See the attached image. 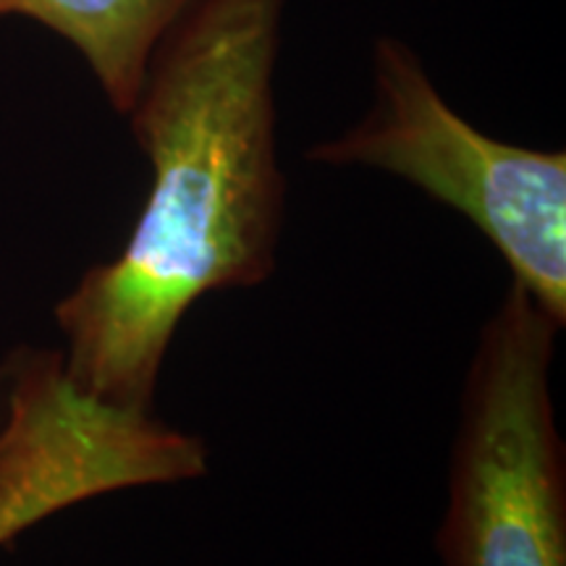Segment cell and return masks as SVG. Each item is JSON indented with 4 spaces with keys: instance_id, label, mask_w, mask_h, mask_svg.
Listing matches in <instances>:
<instances>
[{
    "instance_id": "7a4b0ae2",
    "label": "cell",
    "mask_w": 566,
    "mask_h": 566,
    "mask_svg": "<svg viewBox=\"0 0 566 566\" xmlns=\"http://www.w3.org/2000/svg\"><path fill=\"white\" fill-rule=\"evenodd\" d=\"M375 103L342 137L307 153L367 166L462 212L506 260L512 281L551 321H566V155L488 137L443 101L407 42L373 48Z\"/></svg>"
},
{
    "instance_id": "5b68a950",
    "label": "cell",
    "mask_w": 566,
    "mask_h": 566,
    "mask_svg": "<svg viewBox=\"0 0 566 566\" xmlns=\"http://www.w3.org/2000/svg\"><path fill=\"white\" fill-rule=\"evenodd\" d=\"M192 0H0V19L24 17L61 34L87 61L108 103L129 113L147 66Z\"/></svg>"
},
{
    "instance_id": "3957f363",
    "label": "cell",
    "mask_w": 566,
    "mask_h": 566,
    "mask_svg": "<svg viewBox=\"0 0 566 566\" xmlns=\"http://www.w3.org/2000/svg\"><path fill=\"white\" fill-rule=\"evenodd\" d=\"M558 328L512 281L480 331L438 533L446 566H566V454L551 399Z\"/></svg>"
},
{
    "instance_id": "277c9868",
    "label": "cell",
    "mask_w": 566,
    "mask_h": 566,
    "mask_svg": "<svg viewBox=\"0 0 566 566\" xmlns=\"http://www.w3.org/2000/svg\"><path fill=\"white\" fill-rule=\"evenodd\" d=\"M0 422V546L61 509L205 470L197 438L150 412L105 405L69 380L61 354H27L11 370Z\"/></svg>"
},
{
    "instance_id": "6da1fadb",
    "label": "cell",
    "mask_w": 566,
    "mask_h": 566,
    "mask_svg": "<svg viewBox=\"0 0 566 566\" xmlns=\"http://www.w3.org/2000/svg\"><path fill=\"white\" fill-rule=\"evenodd\" d=\"M286 0H192L126 116L153 168L137 226L55 307L63 370L105 405L150 412L197 300L273 273L286 205L273 74Z\"/></svg>"
}]
</instances>
